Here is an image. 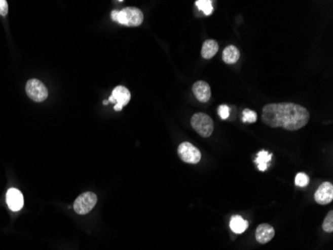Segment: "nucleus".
Listing matches in <instances>:
<instances>
[{
  "instance_id": "f3484780",
  "label": "nucleus",
  "mask_w": 333,
  "mask_h": 250,
  "mask_svg": "<svg viewBox=\"0 0 333 250\" xmlns=\"http://www.w3.org/2000/svg\"><path fill=\"white\" fill-rule=\"evenodd\" d=\"M257 119V114L250 110V109H247L245 108L243 111H242V121L245 122V123H253L255 122Z\"/></svg>"
},
{
  "instance_id": "6ab92c4d",
  "label": "nucleus",
  "mask_w": 333,
  "mask_h": 250,
  "mask_svg": "<svg viewBox=\"0 0 333 250\" xmlns=\"http://www.w3.org/2000/svg\"><path fill=\"white\" fill-rule=\"evenodd\" d=\"M294 182H295V184H297L298 186H300V188H305V186L308 184V182H309V178H308V176H307L305 173L301 172V173H299V174L295 176V180H294Z\"/></svg>"
},
{
  "instance_id": "f03ea898",
  "label": "nucleus",
  "mask_w": 333,
  "mask_h": 250,
  "mask_svg": "<svg viewBox=\"0 0 333 250\" xmlns=\"http://www.w3.org/2000/svg\"><path fill=\"white\" fill-rule=\"evenodd\" d=\"M111 18L122 25L126 26H139L144 20L143 12L136 7H126L122 10H113Z\"/></svg>"
},
{
  "instance_id": "9b49d317",
  "label": "nucleus",
  "mask_w": 333,
  "mask_h": 250,
  "mask_svg": "<svg viewBox=\"0 0 333 250\" xmlns=\"http://www.w3.org/2000/svg\"><path fill=\"white\" fill-rule=\"evenodd\" d=\"M273 236H274V229L272 225L264 223L257 226L255 231V238L258 243L266 244L273 239Z\"/></svg>"
},
{
  "instance_id": "f8f14e48",
  "label": "nucleus",
  "mask_w": 333,
  "mask_h": 250,
  "mask_svg": "<svg viewBox=\"0 0 333 250\" xmlns=\"http://www.w3.org/2000/svg\"><path fill=\"white\" fill-rule=\"evenodd\" d=\"M218 51V44L215 40L209 39L204 42L202 47V56L205 59H211Z\"/></svg>"
},
{
  "instance_id": "dca6fc26",
  "label": "nucleus",
  "mask_w": 333,
  "mask_h": 250,
  "mask_svg": "<svg viewBox=\"0 0 333 250\" xmlns=\"http://www.w3.org/2000/svg\"><path fill=\"white\" fill-rule=\"evenodd\" d=\"M196 5L199 9H201L206 15H211L213 10L212 1L211 0H197Z\"/></svg>"
},
{
  "instance_id": "20e7f679",
  "label": "nucleus",
  "mask_w": 333,
  "mask_h": 250,
  "mask_svg": "<svg viewBox=\"0 0 333 250\" xmlns=\"http://www.w3.org/2000/svg\"><path fill=\"white\" fill-rule=\"evenodd\" d=\"M97 203V196L93 192H85L79 195L74 202V210L76 213L84 215L91 211Z\"/></svg>"
},
{
  "instance_id": "7ed1b4c3",
  "label": "nucleus",
  "mask_w": 333,
  "mask_h": 250,
  "mask_svg": "<svg viewBox=\"0 0 333 250\" xmlns=\"http://www.w3.org/2000/svg\"><path fill=\"white\" fill-rule=\"evenodd\" d=\"M193 128L203 137H210L213 131V121L212 118L205 113H196L191 119Z\"/></svg>"
},
{
  "instance_id": "2eb2a0df",
  "label": "nucleus",
  "mask_w": 333,
  "mask_h": 250,
  "mask_svg": "<svg viewBox=\"0 0 333 250\" xmlns=\"http://www.w3.org/2000/svg\"><path fill=\"white\" fill-rule=\"evenodd\" d=\"M273 154H271L270 152L266 151V150H262L257 153V157L255 159V163L257 164V168L261 171H266L269 165V162L272 160Z\"/></svg>"
},
{
  "instance_id": "aec40b11",
  "label": "nucleus",
  "mask_w": 333,
  "mask_h": 250,
  "mask_svg": "<svg viewBox=\"0 0 333 250\" xmlns=\"http://www.w3.org/2000/svg\"><path fill=\"white\" fill-rule=\"evenodd\" d=\"M217 112H218V115L221 119H227L230 116V108L227 105H220L218 107Z\"/></svg>"
},
{
  "instance_id": "4468645a",
  "label": "nucleus",
  "mask_w": 333,
  "mask_h": 250,
  "mask_svg": "<svg viewBox=\"0 0 333 250\" xmlns=\"http://www.w3.org/2000/svg\"><path fill=\"white\" fill-rule=\"evenodd\" d=\"M230 227L233 230V232H235L237 234H241V233H243L246 230V228L248 227V222L240 215H234L231 219Z\"/></svg>"
},
{
  "instance_id": "4be33fe9",
  "label": "nucleus",
  "mask_w": 333,
  "mask_h": 250,
  "mask_svg": "<svg viewBox=\"0 0 333 250\" xmlns=\"http://www.w3.org/2000/svg\"><path fill=\"white\" fill-rule=\"evenodd\" d=\"M103 103H104V104H105V105H107V104H108V103H109V101H108V100H105V101H104V102H103Z\"/></svg>"
},
{
  "instance_id": "6e6552de",
  "label": "nucleus",
  "mask_w": 333,
  "mask_h": 250,
  "mask_svg": "<svg viewBox=\"0 0 333 250\" xmlns=\"http://www.w3.org/2000/svg\"><path fill=\"white\" fill-rule=\"evenodd\" d=\"M314 199L316 203L321 205H326L333 200V185L330 182H323L319 188H317Z\"/></svg>"
},
{
  "instance_id": "ddd939ff",
  "label": "nucleus",
  "mask_w": 333,
  "mask_h": 250,
  "mask_svg": "<svg viewBox=\"0 0 333 250\" xmlns=\"http://www.w3.org/2000/svg\"><path fill=\"white\" fill-rule=\"evenodd\" d=\"M224 61L228 64H234L240 59V50L235 45H229L223 52Z\"/></svg>"
},
{
  "instance_id": "1a4fd4ad",
  "label": "nucleus",
  "mask_w": 333,
  "mask_h": 250,
  "mask_svg": "<svg viewBox=\"0 0 333 250\" xmlns=\"http://www.w3.org/2000/svg\"><path fill=\"white\" fill-rule=\"evenodd\" d=\"M6 202L12 211H19L24 204L22 193L16 188H10L6 193Z\"/></svg>"
},
{
  "instance_id": "39448f33",
  "label": "nucleus",
  "mask_w": 333,
  "mask_h": 250,
  "mask_svg": "<svg viewBox=\"0 0 333 250\" xmlns=\"http://www.w3.org/2000/svg\"><path fill=\"white\" fill-rule=\"evenodd\" d=\"M28 97L35 102H42L48 97V90L46 86L38 79H29L25 87Z\"/></svg>"
},
{
  "instance_id": "9d476101",
  "label": "nucleus",
  "mask_w": 333,
  "mask_h": 250,
  "mask_svg": "<svg viewBox=\"0 0 333 250\" xmlns=\"http://www.w3.org/2000/svg\"><path fill=\"white\" fill-rule=\"evenodd\" d=\"M193 92L200 102H208L212 95L210 85L205 81H197L193 86Z\"/></svg>"
},
{
  "instance_id": "412c9836",
  "label": "nucleus",
  "mask_w": 333,
  "mask_h": 250,
  "mask_svg": "<svg viewBox=\"0 0 333 250\" xmlns=\"http://www.w3.org/2000/svg\"><path fill=\"white\" fill-rule=\"evenodd\" d=\"M8 13V3L5 0H0V16H6Z\"/></svg>"
},
{
  "instance_id": "423d86ee",
  "label": "nucleus",
  "mask_w": 333,
  "mask_h": 250,
  "mask_svg": "<svg viewBox=\"0 0 333 250\" xmlns=\"http://www.w3.org/2000/svg\"><path fill=\"white\" fill-rule=\"evenodd\" d=\"M178 153L183 162L190 164H197L202 158L200 150L190 142L181 143L178 148Z\"/></svg>"
},
{
  "instance_id": "0eeeda50",
  "label": "nucleus",
  "mask_w": 333,
  "mask_h": 250,
  "mask_svg": "<svg viewBox=\"0 0 333 250\" xmlns=\"http://www.w3.org/2000/svg\"><path fill=\"white\" fill-rule=\"evenodd\" d=\"M130 99H131V93L129 89L126 88L125 86L119 85L114 88L112 95L110 96L108 101L112 103H116L114 109L116 111H121L123 107L130 102Z\"/></svg>"
},
{
  "instance_id": "f257e3e1",
  "label": "nucleus",
  "mask_w": 333,
  "mask_h": 250,
  "mask_svg": "<svg viewBox=\"0 0 333 250\" xmlns=\"http://www.w3.org/2000/svg\"><path fill=\"white\" fill-rule=\"evenodd\" d=\"M262 119L273 128L282 127L294 131L308 123L309 112L305 107L292 102L272 103L264 107Z\"/></svg>"
},
{
  "instance_id": "a211bd4d",
  "label": "nucleus",
  "mask_w": 333,
  "mask_h": 250,
  "mask_svg": "<svg viewBox=\"0 0 333 250\" xmlns=\"http://www.w3.org/2000/svg\"><path fill=\"white\" fill-rule=\"evenodd\" d=\"M322 228L324 231L330 233L333 231V211H329V213L326 215V217L323 221Z\"/></svg>"
}]
</instances>
